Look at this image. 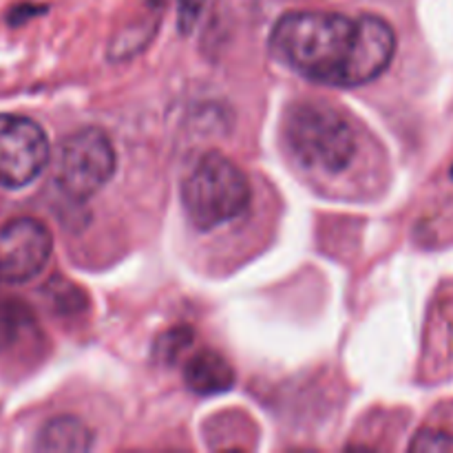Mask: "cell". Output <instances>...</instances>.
I'll return each mask as SVG.
<instances>
[{
  "instance_id": "6da1fadb",
  "label": "cell",
  "mask_w": 453,
  "mask_h": 453,
  "mask_svg": "<svg viewBox=\"0 0 453 453\" xmlns=\"http://www.w3.org/2000/svg\"><path fill=\"white\" fill-rule=\"evenodd\" d=\"M270 51L312 82L352 88L374 82L389 69L396 34L380 16L290 12L274 25Z\"/></svg>"
},
{
  "instance_id": "7a4b0ae2",
  "label": "cell",
  "mask_w": 453,
  "mask_h": 453,
  "mask_svg": "<svg viewBox=\"0 0 453 453\" xmlns=\"http://www.w3.org/2000/svg\"><path fill=\"white\" fill-rule=\"evenodd\" d=\"M252 199L246 173L221 153H206L181 181V208L197 230H215L248 211Z\"/></svg>"
},
{
  "instance_id": "3957f363",
  "label": "cell",
  "mask_w": 453,
  "mask_h": 453,
  "mask_svg": "<svg viewBox=\"0 0 453 453\" xmlns=\"http://www.w3.org/2000/svg\"><path fill=\"white\" fill-rule=\"evenodd\" d=\"M283 135L305 168L326 175L345 171L357 153V133L352 124L339 111L321 102H301L292 106L283 122Z\"/></svg>"
},
{
  "instance_id": "277c9868",
  "label": "cell",
  "mask_w": 453,
  "mask_h": 453,
  "mask_svg": "<svg viewBox=\"0 0 453 453\" xmlns=\"http://www.w3.org/2000/svg\"><path fill=\"white\" fill-rule=\"evenodd\" d=\"M118 157L113 142L96 127L80 128L62 140L53 159V181L75 202L93 197L113 177Z\"/></svg>"
},
{
  "instance_id": "5b68a950",
  "label": "cell",
  "mask_w": 453,
  "mask_h": 453,
  "mask_svg": "<svg viewBox=\"0 0 453 453\" xmlns=\"http://www.w3.org/2000/svg\"><path fill=\"white\" fill-rule=\"evenodd\" d=\"M51 159L44 128L35 119L16 113H0V186L25 188L38 180Z\"/></svg>"
},
{
  "instance_id": "8992f818",
  "label": "cell",
  "mask_w": 453,
  "mask_h": 453,
  "mask_svg": "<svg viewBox=\"0 0 453 453\" xmlns=\"http://www.w3.org/2000/svg\"><path fill=\"white\" fill-rule=\"evenodd\" d=\"M53 250L51 230L34 217L0 226V286H22L38 277Z\"/></svg>"
},
{
  "instance_id": "52a82bcc",
  "label": "cell",
  "mask_w": 453,
  "mask_h": 453,
  "mask_svg": "<svg viewBox=\"0 0 453 453\" xmlns=\"http://www.w3.org/2000/svg\"><path fill=\"white\" fill-rule=\"evenodd\" d=\"M35 314L20 299H0V357H13L38 345Z\"/></svg>"
},
{
  "instance_id": "ba28073f",
  "label": "cell",
  "mask_w": 453,
  "mask_h": 453,
  "mask_svg": "<svg viewBox=\"0 0 453 453\" xmlns=\"http://www.w3.org/2000/svg\"><path fill=\"white\" fill-rule=\"evenodd\" d=\"M184 380L188 389L199 396H215L233 388L234 370L219 352L203 349L188 358L184 367Z\"/></svg>"
},
{
  "instance_id": "9c48e42d",
  "label": "cell",
  "mask_w": 453,
  "mask_h": 453,
  "mask_svg": "<svg viewBox=\"0 0 453 453\" xmlns=\"http://www.w3.org/2000/svg\"><path fill=\"white\" fill-rule=\"evenodd\" d=\"M93 447V434L87 425L73 416L51 418L38 434V451H88Z\"/></svg>"
},
{
  "instance_id": "30bf717a",
  "label": "cell",
  "mask_w": 453,
  "mask_h": 453,
  "mask_svg": "<svg viewBox=\"0 0 453 453\" xmlns=\"http://www.w3.org/2000/svg\"><path fill=\"white\" fill-rule=\"evenodd\" d=\"M410 449L420 453H453V436L441 429H423L410 442Z\"/></svg>"
},
{
  "instance_id": "8fae6325",
  "label": "cell",
  "mask_w": 453,
  "mask_h": 453,
  "mask_svg": "<svg viewBox=\"0 0 453 453\" xmlns=\"http://www.w3.org/2000/svg\"><path fill=\"white\" fill-rule=\"evenodd\" d=\"M206 0H177V18H180V29L188 34L197 22Z\"/></svg>"
},
{
  "instance_id": "7c38bea8",
  "label": "cell",
  "mask_w": 453,
  "mask_h": 453,
  "mask_svg": "<svg viewBox=\"0 0 453 453\" xmlns=\"http://www.w3.org/2000/svg\"><path fill=\"white\" fill-rule=\"evenodd\" d=\"M42 12H44V7H40V4L20 3V4H16V7L9 9L7 20L12 27H18V25H22V22L29 20L31 16H38V13H42Z\"/></svg>"
},
{
  "instance_id": "4fadbf2b",
  "label": "cell",
  "mask_w": 453,
  "mask_h": 453,
  "mask_svg": "<svg viewBox=\"0 0 453 453\" xmlns=\"http://www.w3.org/2000/svg\"><path fill=\"white\" fill-rule=\"evenodd\" d=\"M451 180H453V166H451Z\"/></svg>"
}]
</instances>
